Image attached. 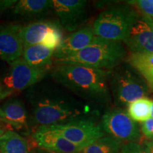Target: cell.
Returning a JSON list of instances; mask_svg holds the SVG:
<instances>
[{"label": "cell", "mask_w": 153, "mask_h": 153, "mask_svg": "<svg viewBox=\"0 0 153 153\" xmlns=\"http://www.w3.org/2000/svg\"><path fill=\"white\" fill-rule=\"evenodd\" d=\"M4 89H6V88L4 87V85H3V84H2V82H1V81H0V91H1V90H4Z\"/></svg>", "instance_id": "30"}, {"label": "cell", "mask_w": 153, "mask_h": 153, "mask_svg": "<svg viewBox=\"0 0 153 153\" xmlns=\"http://www.w3.org/2000/svg\"><path fill=\"white\" fill-rule=\"evenodd\" d=\"M109 84L112 99L117 108H125L134 101L150 94L146 82L128 63L111 70Z\"/></svg>", "instance_id": "4"}, {"label": "cell", "mask_w": 153, "mask_h": 153, "mask_svg": "<svg viewBox=\"0 0 153 153\" xmlns=\"http://www.w3.org/2000/svg\"><path fill=\"white\" fill-rule=\"evenodd\" d=\"M70 143L84 148L105 136L101 124L91 118L83 117L60 125L47 126Z\"/></svg>", "instance_id": "6"}, {"label": "cell", "mask_w": 153, "mask_h": 153, "mask_svg": "<svg viewBox=\"0 0 153 153\" xmlns=\"http://www.w3.org/2000/svg\"><path fill=\"white\" fill-rule=\"evenodd\" d=\"M101 127L108 135L128 143H137L141 137L137 124L128 114L127 111L122 108L108 110L103 115Z\"/></svg>", "instance_id": "7"}, {"label": "cell", "mask_w": 153, "mask_h": 153, "mask_svg": "<svg viewBox=\"0 0 153 153\" xmlns=\"http://www.w3.org/2000/svg\"><path fill=\"white\" fill-rule=\"evenodd\" d=\"M111 70L74 64H57L51 70V76L57 84L80 98L100 104L111 101Z\"/></svg>", "instance_id": "2"}, {"label": "cell", "mask_w": 153, "mask_h": 153, "mask_svg": "<svg viewBox=\"0 0 153 153\" xmlns=\"http://www.w3.org/2000/svg\"><path fill=\"white\" fill-rule=\"evenodd\" d=\"M16 2V0H0V16L7 10L12 9Z\"/></svg>", "instance_id": "25"}, {"label": "cell", "mask_w": 153, "mask_h": 153, "mask_svg": "<svg viewBox=\"0 0 153 153\" xmlns=\"http://www.w3.org/2000/svg\"><path fill=\"white\" fill-rule=\"evenodd\" d=\"M0 120L20 130L27 126L28 114L24 101L19 99H10L0 106Z\"/></svg>", "instance_id": "15"}, {"label": "cell", "mask_w": 153, "mask_h": 153, "mask_svg": "<svg viewBox=\"0 0 153 153\" xmlns=\"http://www.w3.org/2000/svg\"><path fill=\"white\" fill-rule=\"evenodd\" d=\"M138 14L139 11L129 4L107 8L95 19L94 33L97 37L122 42Z\"/></svg>", "instance_id": "5"}, {"label": "cell", "mask_w": 153, "mask_h": 153, "mask_svg": "<svg viewBox=\"0 0 153 153\" xmlns=\"http://www.w3.org/2000/svg\"><path fill=\"white\" fill-rule=\"evenodd\" d=\"M121 150L122 143L107 135L84 148L81 153H121Z\"/></svg>", "instance_id": "20"}, {"label": "cell", "mask_w": 153, "mask_h": 153, "mask_svg": "<svg viewBox=\"0 0 153 153\" xmlns=\"http://www.w3.org/2000/svg\"><path fill=\"white\" fill-rule=\"evenodd\" d=\"M143 145L148 153H153V141H146Z\"/></svg>", "instance_id": "27"}, {"label": "cell", "mask_w": 153, "mask_h": 153, "mask_svg": "<svg viewBox=\"0 0 153 153\" xmlns=\"http://www.w3.org/2000/svg\"><path fill=\"white\" fill-rule=\"evenodd\" d=\"M141 131L147 139L150 140V141H153V118H149L143 122Z\"/></svg>", "instance_id": "24"}, {"label": "cell", "mask_w": 153, "mask_h": 153, "mask_svg": "<svg viewBox=\"0 0 153 153\" xmlns=\"http://www.w3.org/2000/svg\"><path fill=\"white\" fill-rule=\"evenodd\" d=\"M127 60V52L121 41L96 36L90 45L81 51L55 60L57 64H74L112 70Z\"/></svg>", "instance_id": "3"}, {"label": "cell", "mask_w": 153, "mask_h": 153, "mask_svg": "<svg viewBox=\"0 0 153 153\" xmlns=\"http://www.w3.org/2000/svg\"><path fill=\"white\" fill-rule=\"evenodd\" d=\"M152 101L147 97L134 101L127 107V113L134 121L144 122L150 118Z\"/></svg>", "instance_id": "21"}, {"label": "cell", "mask_w": 153, "mask_h": 153, "mask_svg": "<svg viewBox=\"0 0 153 153\" xmlns=\"http://www.w3.org/2000/svg\"><path fill=\"white\" fill-rule=\"evenodd\" d=\"M24 48L36 44H43L55 51L63 39L61 26L58 22L39 20L33 22L21 30Z\"/></svg>", "instance_id": "8"}, {"label": "cell", "mask_w": 153, "mask_h": 153, "mask_svg": "<svg viewBox=\"0 0 153 153\" xmlns=\"http://www.w3.org/2000/svg\"><path fill=\"white\" fill-rule=\"evenodd\" d=\"M13 92H14V91L9 90V89H4V90L0 91V100L9 97V96L11 95V94H12Z\"/></svg>", "instance_id": "26"}, {"label": "cell", "mask_w": 153, "mask_h": 153, "mask_svg": "<svg viewBox=\"0 0 153 153\" xmlns=\"http://www.w3.org/2000/svg\"><path fill=\"white\" fill-rule=\"evenodd\" d=\"M30 123L40 127L60 125L86 117L89 106L50 83H38L28 89Z\"/></svg>", "instance_id": "1"}, {"label": "cell", "mask_w": 153, "mask_h": 153, "mask_svg": "<svg viewBox=\"0 0 153 153\" xmlns=\"http://www.w3.org/2000/svg\"><path fill=\"white\" fill-rule=\"evenodd\" d=\"M53 11V1L20 0L12 8L14 16L23 19H37L45 16Z\"/></svg>", "instance_id": "16"}, {"label": "cell", "mask_w": 153, "mask_h": 153, "mask_svg": "<svg viewBox=\"0 0 153 153\" xmlns=\"http://www.w3.org/2000/svg\"><path fill=\"white\" fill-rule=\"evenodd\" d=\"M150 118H153V101H152V104H151L150 107Z\"/></svg>", "instance_id": "29"}, {"label": "cell", "mask_w": 153, "mask_h": 153, "mask_svg": "<svg viewBox=\"0 0 153 153\" xmlns=\"http://www.w3.org/2000/svg\"></svg>", "instance_id": "32"}, {"label": "cell", "mask_w": 153, "mask_h": 153, "mask_svg": "<svg viewBox=\"0 0 153 153\" xmlns=\"http://www.w3.org/2000/svg\"><path fill=\"white\" fill-rule=\"evenodd\" d=\"M0 153H30V146L22 135L9 130L0 134Z\"/></svg>", "instance_id": "19"}, {"label": "cell", "mask_w": 153, "mask_h": 153, "mask_svg": "<svg viewBox=\"0 0 153 153\" xmlns=\"http://www.w3.org/2000/svg\"><path fill=\"white\" fill-rule=\"evenodd\" d=\"M51 70L48 68H34L20 57L11 63L8 73L1 82L9 90H25L41 82Z\"/></svg>", "instance_id": "9"}, {"label": "cell", "mask_w": 153, "mask_h": 153, "mask_svg": "<svg viewBox=\"0 0 153 153\" xmlns=\"http://www.w3.org/2000/svg\"><path fill=\"white\" fill-rule=\"evenodd\" d=\"M33 139L40 148L59 153H79L83 149L47 127L38 128Z\"/></svg>", "instance_id": "13"}, {"label": "cell", "mask_w": 153, "mask_h": 153, "mask_svg": "<svg viewBox=\"0 0 153 153\" xmlns=\"http://www.w3.org/2000/svg\"><path fill=\"white\" fill-rule=\"evenodd\" d=\"M41 153H59V152H53V151L48 150H45V149L41 148Z\"/></svg>", "instance_id": "28"}, {"label": "cell", "mask_w": 153, "mask_h": 153, "mask_svg": "<svg viewBox=\"0 0 153 153\" xmlns=\"http://www.w3.org/2000/svg\"><path fill=\"white\" fill-rule=\"evenodd\" d=\"M54 52L43 44H36L24 48L22 58L34 68H51Z\"/></svg>", "instance_id": "17"}, {"label": "cell", "mask_w": 153, "mask_h": 153, "mask_svg": "<svg viewBox=\"0 0 153 153\" xmlns=\"http://www.w3.org/2000/svg\"><path fill=\"white\" fill-rule=\"evenodd\" d=\"M79 153H81V152H79Z\"/></svg>", "instance_id": "31"}, {"label": "cell", "mask_w": 153, "mask_h": 153, "mask_svg": "<svg viewBox=\"0 0 153 153\" xmlns=\"http://www.w3.org/2000/svg\"><path fill=\"white\" fill-rule=\"evenodd\" d=\"M95 37L92 28H79L63 39L60 46L55 51L53 59L59 60L81 51L90 45Z\"/></svg>", "instance_id": "14"}, {"label": "cell", "mask_w": 153, "mask_h": 153, "mask_svg": "<svg viewBox=\"0 0 153 153\" xmlns=\"http://www.w3.org/2000/svg\"><path fill=\"white\" fill-rule=\"evenodd\" d=\"M121 153H148L144 145L137 143H127L122 145Z\"/></svg>", "instance_id": "23"}, {"label": "cell", "mask_w": 153, "mask_h": 153, "mask_svg": "<svg viewBox=\"0 0 153 153\" xmlns=\"http://www.w3.org/2000/svg\"><path fill=\"white\" fill-rule=\"evenodd\" d=\"M122 42L132 53L153 54V19L139 12Z\"/></svg>", "instance_id": "10"}, {"label": "cell", "mask_w": 153, "mask_h": 153, "mask_svg": "<svg viewBox=\"0 0 153 153\" xmlns=\"http://www.w3.org/2000/svg\"><path fill=\"white\" fill-rule=\"evenodd\" d=\"M53 11L63 28L75 31L87 21L88 3L85 0H53Z\"/></svg>", "instance_id": "11"}, {"label": "cell", "mask_w": 153, "mask_h": 153, "mask_svg": "<svg viewBox=\"0 0 153 153\" xmlns=\"http://www.w3.org/2000/svg\"><path fill=\"white\" fill-rule=\"evenodd\" d=\"M129 2L140 14L153 19V0H137Z\"/></svg>", "instance_id": "22"}, {"label": "cell", "mask_w": 153, "mask_h": 153, "mask_svg": "<svg viewBox=\"0 0 153 153\" xmlns=\"http://www.w3.org/2000/svg\"><path fill=\"white\" fill-rule=\"evenodd\" d=\"M127 62L145 80L153 92V54L131 53Z\"/></svg>", "instance_id": "18"}, {"label": "cell", "mask_w": 153, "mask_h": 153, "mask_svg": "<svg viewBox=\"0 0 153 153\" xmlns=\"http://www.w3.org/2000/svg\"><path fill=\"white\" fill-rule=\"evenodd\" d=\"M16 24L0 25V60L11 64L20 58L24 51L21 30Z\"/></svg>", "instance_id": "12"}]
</instances>
